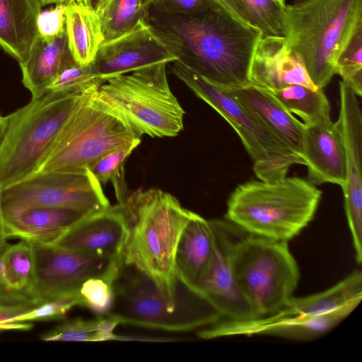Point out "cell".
<instances>
[{
    "label": "cell",
    "instance_id": "cell-1",
    "mask_svg": "<svg viewBox=\"0 0 362 362\" xmlns=\"http://www.w3.org/2000/svg\"><path fill=\"white\" fill-rule=\"evenodd\" d=\"M147 19L177 60L209 83L223 88L252 83V62L262 37L257 28L216 6L189 15L149 7Z\"/></svg>",
    "mask_w": 362,
    "mask_h": 362
},
{
    "label": "cell",
    "instance_id": "cell-2",
    "mask_svg": "<svg viewBox=\"0 0 362 362\" xmlns=\"http://www.w3.org/2000/svg\"><path fill=\"white\" fill-rule=\"evenodd\" d=\"M124 204L130 221L124 264L149 278L176 308L186 288L175 276V253L181 233L194 212L158 189H137Z\"/></svg>",
    "mask_w": 362,
    "mask_h": 362
},
{
    "label": "cell",
    "instance_id": "cell-3",
    "mask_svg": "<svg viewBox=\"0 0 362 362\" xmlns=\"http://www.w3.org/2000/svg\"><path fill=\"white\" fill-rule=\"evenodd\" d=\"M285 40L313 84L324 88L336 62L362 29V0H303L285 6Z\"/></svg>",
    "mask_w": 362,
    "mask_h": 362
},
{
    "label": "cell",
    "instance_id": "cell-4",
    "mask_svg": "<svg viewBox=\"0 0 362 362\" xmlns=\"http://www.w3.org/2000/svg\"><path fill=\"white\" fill-rule=\"evenodd\" d=\"M322 192L298 177L239 185L227 202L226 219L252 235L288 242L313 218Z\"/></svg>",
    "mask_w": 362,
    "mask_h": 362
},
{
    "label": "cell",
    "instance_id": "cell-5",
    "mask_svg": "<svg viewBox=\"0 0 362 362\" xmlns=\"http://www.w3.org/2000/svg\"><path fill=\"white\" fill-rule=\"evenodd\" d=\"M83 95L47 91L6 115L0 146L1 190L37 172Z\"/></svg>",
    "mask_w": 362,
    "mask_h": 362
},
{
    "label": "cell",
    "instance_id": "cell-6",
    "mask_svg": "<svg viewBox=\"0 0 362 362\" xmlns=\"http://www.w3.org/2000/svg\"><path fill=\"white\" fill-rule=\"evenodd\" d=\"M165 63L108 78L91 95L139 135L173 137L183 129L185 110L172 93Z\"/></svg>",
    "mask_w": 362,
    "mask_h": 362
},
{
    "label": "cell",
    "instance_id": "cell-7",
    "mask_svg": "<svg viewBox=\"0 0 362 362\" xmlns=\"http://www.w3.org/2000/svg\"><path fill=\"white\" fill-rule=\"evenodd\" d=\"M113 305L108 315L120 325L180 332L203 328L222 318L188 288L179 305L173 307L149 278L125 264L113 283Z\"/></svg>",
    "mask_w": 362,
    "mask_h": 362
},
{
    "label": "cell",
    "instance_id": "cell-8",
    "mask_svg": "<svg viewBox=\"0 0 362 362\" xmlns=\"http://www.w3.org/2000/svg\"><path fill=\"white\" fill-rule=\"evenodd\" d=\"M141 139L91 93L82 96L35 173L83 171L108 153Z\"/></svg>",
    "mask_w": 362,
    "mask_h": 362
},
{
    "label": "cell",
    "instance_id": "cell-9",
    "mask_svg": "<svg viewBox=\"0 0 362 362\" xmlns=\"http://www.w3.org/2000/svg\"><path fill=\"white\" fill-rule=\"evenodd\" d=\"M287 243L248 234L233 246L235 279L255 317L276 313L293 297L300 272Z\"/></svg>",
    "mask_w": 362,
    "mask_h": 362
},
{
    "label": "cell",
    "instance_id": "cell-10",
    "mask_svg": "<svg viewBox=\"0 0 362 362\" xmlns=\"http://www.w3.org/2000/svg\"><path fill=\"white\" fill-rule=\"evenodd\" d=\"M171 71L235 130L252 160L253 170L259 180L276 181L286 177L292 165H305L302 158L226 89L209 83L177 60L173 62Z\"/></svg>",
    "mask_w": 362,
    "mask_h": 362
},
{
    "label": "cell",
    "instance_id": "cell-11",
    "mask_svg": "<svg viewBox=\"0 0 362 362\" xmlns=\"http://www.w3.org/2000/svg\"><path fill=\"white\" fill-rule=\"evenodd\" d=\"M1 198L4 222L31 208H67L90 213L110 205L89 169L33 174L2 189Z\"/></svg>",
    "mask_w": 362,
    "mask_h": 362
},
{
    "label": "cell",
    "instance_id": "cell-12",
    "mask_svg": "<svg viewBox=\"0 0 362 362\" xmlns=\"http://www.w3.org/2000/svg\"><path fill=\"white\" fill-rule=\"evenodd\" d=\"M35 257L33 299L38 305L59 296L79 294L88 279L112 284L124 263L80 251L31 242Z\"/></svg>",
    "mask_w": 362,
    "mask_h": 362
},
{
    "label": "cell",
    "instance_id": "cell-13",
    "mask_svg": "<svg viewBox=\"0 0 362 362\" xmlns=\"http://www.w3.org/2000/svg\"><path fill=\"white\" fill-rule=\"evenodd\" d=\"M216 236L212 262L194 292L206 300L222 318L244 320L255 316L243 297L232 267V252L242 236L239 228L226 220H209Z\"/></svg>",
    "mask_w": 362,
    "mask_h": 362
},
{
    "label": "cell",
    "instance_id": "cell-14",
    "mask_svg": "<svg viewBox=\"0 0 362 362\" xmlns=\"http://www.w3.org/2000/svg\"><path fill=\"white\" fill-rule=\"evenodd\" d=\"M340 110L337 127L346 156V181L341 187L344 209L352 237L356 259L362 262V115L354 90L339 83Z\"/></svg>",
    "mask_w": 362,
    "mask_h": 362
},
{
    "label": "cell",
    "instance_id": "cell-15",
    "mask_svg": "<svg viewBox=\"0 0 362 362\" xmlns=\"http://www.w3.org/2000/svg\"><path fill=\"white\" fill-rule=\"evenodd\" d=\"M351 303L321 315L301 317L273 314L244 320H218L200 329L198 337L210 339L223 337L267 335L308 341L329 332L358 305Z\"/></svg>",
    "mask_w": 362,
    "mask_h": 362
},
{
    "label": "cell",
    "instance_id": "cell-16",
    "mask_svg": "<svg viewBox=\"0 0 362 362\" xmlns=\"http://www.w3.org/2000/svg\"><path fill=\"white\" fill-rule=\"evenodd\" d=\"M177 60L148 19H141L129 32L103 42L91 63L103 81L157 64Z\"/></svg>",
    "mask_w": 362,
    "mask_h": 362
},
{
    "label": "cell",
    "instance_id": "cell-17",
    "mask_svg": "<svg viewBox=\"0 0 362 362\" xmlns=\"http://www.w3.org/2000/svg\"><path fill=\"white\" fill-rule=\"evenodd\" d=\"M130 221L124 203L92 211L53 245L124 263Z\"/></svg>",
    "mask_w": 362,
    "mask_h": 362
},
{
    "label": "cell",
    "instance_id": "cell-18",
    "mask_svg": "<svg viewBox=\"0 0 362 362\" xmlns=\"http://www.w3.org/2000/svg\"><path fill=\"white\" fill-rule=\"evenodd\" d=\"M303 158L308 180L313 185L346 181V156L342 137L331 119L303 122Z\"/></svg>",
    "mask_w": 362,
    "mask_h": 362
},
{
    "label": "cell",
    "instance_id": "cell-19",
    "mask_svg": "<svg viewBox=\"0 0 362 362\" xmlns=\"http://www.w3.org/2000/svg\"><path fill=\"white\" fill-rule=\"evenodd\" d=\"M251 83L269 90L299 84L318 89L300 59L291 52L284 37L262 36L255 49L250 71Z\"/></svg>",
    "mask_w": 362,
    "mask_h": 362
},
{
    "label": "cell",
    "instance_id": "cell-20",
    "mask_svg": "<svg viewBox=\"0 0 362 362\" xmlns=\"http://www.w3.org/2000/svg\"><path fill=\"white\" fill-rule=\"evenodd\" d=\"M224 89L303 159V123L293 116L269 90L253 83Z\"/></svg>",
    "mask_w": 362,
    "mask_h": 362
},
{
    "label": "cell",
    "instance_id": "cell-21",
    "mask_svg": "<svg viewBox=\"0 0 362 362\" xmlns=\"http://www.w3.org/2000/svg\"><path fill=\"white\" fill-rule=\"evenodd\" d=\"M215 247L216 236L210 221L194 213L185 226L177 246V279L194 291L212 262Z\"/></svg>",
    "mask_w": 362,
    "mask_h": 362
},
{
    "label": "cell",
    "instance_id": "cell-22",
    "mask_svg": "<svg viewBox=\"0 0 362 362\" xmlns=\"http://www.w3.org/2000/svg\"><path fill=\"white\" fill-rule=\"evenodd\" d=\"M40 0H0V47L19 64L24 62L38 37Z\"/></svg>",
    "mask_w": 362,
    "mask_h": 362
},
{
    "label": "cell",
    "instance_id": "cell-23",
    "mask_svg": "<svg viewBox=\"0 0 362 362\" xmlns=\"http://www.w3.org/2000/svg\"><path fill=\"white\" fill-rule=\"evenodd\" d=\"M88 214L67 208H31L5 221L6 233L8 238L18 237L30 242L53 245Z\"/></svg>",
    "mask_w": 362,
    "mask_h": 362
},
{
    "label": "cell",
    "instance_id": "cell-24",
    "mask_svg": "<svg viewBox=\"0 0 362 362\" xmlns=\"http://www.w3.org/2000/svg\"><path fill=\"white\" fill-rule=\"evenodd\" d=\"M74 59L66 32L54 38L38 36L27 59L19 64L23 84L32 98L47 92L62 69Z\"/></svg>",
    "mask_w": 362,
    "mask_h": 362
},
{
    "label": "cell",
    "instance_id": "cell-25",
    "mask_svg": "<svg viewBox=\"0 0 362 362\" xmlns=\"http://www.w3.org/2000/svg\"><path fill=\"white\" fill-rule=\"evenodd\" d=\"M65 28L69 48L74 60L92 63L104 38L92 0H74L65 4Z\"/></svg>",
    "mask_w": 362,
    "mask_h": 362
},
{
    "label": "cell",
    "instance_id": "cell-26",
    "mask_svg": "<svg viewBox=\"0 0 362 362\" xmlns=\"http://www.w3.org/2000/svg\"><path fill=\"white\" fill-rule=\"evenodd\" d=\"M361 298L362 272L356 270L324 291L300 298L293 296L276 313L283 315L317 316L351 303H359Z\"/></svg>",
    "mask_w": 362,
    "mask_h": 362
},
{
    "label": "cell",
    "instance_id": "cell-27",
    "mask_svg": "<svg viewBox=\"0 0 362 362\" xmlns=\"http://www.w3.org/2000/svg\"><path fill=\"white\" fill-rule=\"evenodd\" d=\"M120 325L117 320L107 314L95 318L84 320L75 318L66 321L50 332L41 336L47 341H100L109 340H130L115 333Z\"/></svg>",
    "mask_w": 362,
    "mask_h": 362
},
{
    "label": "cell",
    "instance_id": "cell-28",
    "mask_svg": "<svg viewBox=\"0 0 362 362\" xmlns=\"http://www.w3.org/2000/svg\"><path fill=\"white\" fill-rule=\"evenodd\" d=\"M94 7L100 21L103 42L123 35L148 16L141 0H95Z\"/></svg>",
    "mask_w": 362,
    "mask_h": 362
},
{
    "label": "cell",
    "instance_id": "cell-29",
    "mask_svg": "<svg viewBox=\"0 0 362 362\" xmlns=\"http://www.w3.org/2000/svg\"><path fill=\"white\" fill-rule=\"evenodd\" d=\"M269 91L289 112L299 116L304 123L330 119L329 103L322 88L314 90L294 84Z\"/></svg>",
    "mask_w": 362,
    "mask_h": 362
},
{
    "label": "cell",
    "instance_id": "cell-30",
    "mask_svg": "<svg viewBox=\"0 0 362 362\" xmlns=\"http://www.w3.org/2000/svg\"><path fill=\"white\" fill-rule=\"evenodd\" d=\"M3 262L8 287L33 300L35 257L31 242L21 239L18 243L10 244L4 255Z\"/></svg>",
    "mask_w": 362,
    "mask_h": 362
},
{
    "label": "cell",
    "instance_id": "cell-31",
    "mask_svg": "<svg viewBox=\"0 0 362 362\" xmlns=\"http://www.w3.org/2000/svg\"><path fill=\"white\" fill-rule=\"evenodd\" d=\"M247 23L262 36L284 37L285 6L276 0H233Z\"/></svg>",
    "mask_w": 362,
    "mask_h": 362
},
{
    "label": "cell",
    "instance_id": "cell-32",
    "mask_svg": "<svg viewBox=\"0 0 362 362\" xmlns=\"http://www.w3.org/2000/svg\"><path fill=\"white\" fill-rule=\"evenodd\" d=\"M140 142L141 139H139L108 153L88 168L101 185L109 181L112 183L117 203L125 202L129 196L124 179V163Z\"/></svg>",
    "mask_w": 362,
    "mask_h": 362
},
{
    "label": "cell",
    "instance_id": "cell-33",
    "mask_svg": "<svg viewBox=\"0 0 362 362\" xmlns=\"http://www.w3.org/2000/svg\"><path fill=\"white\" fill-rule=\"evenodd\" d=\"M105 82L95 74L91 63L83 65L74 59L62 69L48 91L89 94Z\"/></svg>",
    "mask_w": 362,
    "mask_h": 362
},
{
    "label": "cell",
    "instance_id": "cell-34",
    "mask_svg": "<svg viewBox=\"0 0 362 362\" xmlns=\"http://www.w3.org/2000/svg\"><path fill=\"white\" fill-rule=\"evenodd\" d=\"M334 73L356 95H362V29L354 34L339 56Z\"/></svg>",
    "mask_w": 362,
    "mask_h": 362
},
{
    "label": "cell",
    "instance_id": "cell-35",
    "mask_svg": "<svg viewBox=\"0 0 362 362\" xmlns=\"http://www.w3.org/2000/svg\"><path fill=\"white\" fill-rule=\"evenodd\" d=\"M79 295L82 307L87 308L97 315H107L113 305V284L102 278H90L82 284Z\"/></svg>",
    "mask_w": 362,
    "mask_h": 362
},
{
    "label": "cell",
    "instance_id": "cell-36",
    "mask_svg": "<svg viewBox=\"0 0 362 362\" xmlns=\"http://www.w3.org/2000/svg\"><path fill=\"white\" fill-rule=\"evenodd\" d=\"M75 306H82L79 294L59 296L37 305L30 310L15 317L12 322L62 319Z\"/></svg>",
    "mask_w": 362,
    "mask_h": 362
},
{
    "label": "cell",
    "instance_id": "cell-37",
    "mask_svg": "<svg viewBox=\"0 0 362 362\" xmlns=\"http://www.w3.org/2000/svg\"><path fill=\"white\" fill-rule=\"evenodd\" d=\"M65 20V4L40 11L37 21L38 36L49 39L61 35L66 32Z\"/></svg>",
    "mask_w": 362,
    "mask_h": 362
},
{
    "label": "cell",
    "instance_id": "cell-38",
    "mask_svg": "<svg viewBox=\"0 0 362 362\" xmlns=\"http://www.w3.org/2000/svg\"><path fill=\"white\" fill-rule=\"evenodd\" d=\"M214 4L211 0H153L150 7L169 15H189L204 11Z\"/></svg>",
    "mask_w": 362,
    "mask_h": 362
},
{
    "label": "cell",
    "instance_id": "cell-39",
    "mask_svg": "<svg viewBox=\"0 0 362 362\" xmlns=\"http://www.w3.org/2000/svg\"><path fill=\"white\" fill-rule=\"evenodd\" d=\"M36 305L35 303H0V329H30L33 327L31 324L12 321L15 317L30 310Z\"/></svg>",
    "mask_w": 362,
    "mask_h": 362
},
{
    "label": "cell",
    "instance_id": "cell-40",
    "mask_svg": "<svg viewBox=\"0 0 362 362\" xmlns=\"http://www.w3.org/2000/svg\"><path fill=\"white\" fill-rule=\"evenodd\" d=\"M7 239L8 238L6 237H0V303H35L34 301L28 296L11 291L6 284L4 272L3 257L10 245Z\"/></svg>",
    "mask_w": 362,
    "mask_h": 362
},
{
    "label": "cell",
    "instance_id": "cell-41",
    "mask_svg": "<svg viewBox=\"0 0 362 362\" xmlns=\"http://www.w3.org/2000/svg\"><path fill=\"white\" fill-rule=\"evenodd\" d=\"M211 1L214 4V5L220 8L226 13L229 14L230 16L240 21V23L250 25L247 23L243 15L241 14V13L240 12V11L237 8L233 0H211Z\"/></svg>",
    "mask_w": 362,
    "mask_h": 362
},
{
    "label": "cell",
    "instance_id": "cell-42",
    "mask_svg": "<svg viewBox=\"0 0 362 362\" xmlns=\"http://www.w3.org/2000/svg\"><path fill=\"white\" fill-rule=\"evenodd\" d=\"M0 237H6L8 238L7 233H6L5 222H4V219L3 217V213H2L1 189H0Z\"/></svg>",
    "mask_w": 362,
    "mask_h": 362
},
{
    "label": "cell",
    "instance_id": "cell-43",
    "mask_svg": "<svg viewBox=\"0 0 362 362\" xmlns=\"http://www.w3.org/2000/svg\"><path fill=\"white\" fill-rule=\"evenodd\" d=\"M6 127H7V117L1 116L0 115V146L2 143L4 135L6 134Z\"/></svg>",
    "mask_w": 362,
    "mask_h": 362
},
{
    "label": "cell",
    "instance_id": "cell-44",
    "mask_svg": "<svg viewBox=\"0 0 362 362\" xmlns=\"http://www.w3.org/2000/svg\"><path fill=\"white\" fill-rule=\"evenodd\" d=\"M74 0H40L41 6L49 4H67Z\"/></svg>",
    "mask_w": 362,
    "mask_h": 362
},
{
    "label": "cell",
    "instance_id": "cell-45",
    "mask_svg": "<svg viewBox=\"0 0 362 362\" xmlns=\"http://www.w3.org/2000/svg\"><path fill=\"white\" fill-rule=\"evenodd\" d=\"M153 0H141L142 7L144 10L148 11V8Z\"/></svg>",
    "mask_w": 362,
    "mask_h": 362
},
{
    "label": "cell",
    "instance_id": "cell-46",
    "mask_svg": "<svg viewBox=\"0 0 362 362\" xmlns=\"http://www.w3.org/2000/svg\"><path fill=\"white\" fill-rule=\"evenodd\" d=\"M276 1H279L280 4H281L284 6L286 5V0H276Z\"/></svg>",
    "mask_w": 362,
    "mask_h": 362
},
{
    "label": "cell",
    "instance_id": "cell-47",
    "mask_svg": "<svg viewBox=\"0 0 362 362\" xmlns=\"http://www.w3.org/2000/svg\"><path fill=\"white\" fill-rule=\"evenodd\" d=\"M303 0H295V3H299L300 1H302Z\"/></svg>",
    "mask_w": 362,
    "mask_h": 362
}]
</instances>
